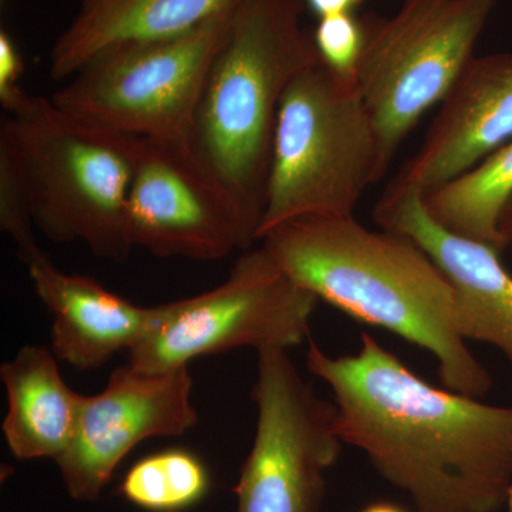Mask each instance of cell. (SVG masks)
<instances>
[{"label": "cell", "mask_w": 512, "mask_h": 512, "mask_svg": "<svg viewBox=\"0 0 512 512\" xmlns=\"http://www.w3.org/2000/svg\"><path fill=\"white\" fill-rule=\"evenodd\" d=\"M183 512H190V511H183Z\"/></svg>", "instance_id": "d4e9b609"}, {"label": "cell", "mask_w": 512, "mask_h": 512, "mask_svg": "<svg viewBox=\"0 0 512 512\" xmlns=\"http://www.w3.org/2000/svg\"><path fill=\"white\" fill-rule=\"evenodd\" d=\"M229 0H80L70 25L53 43L50 77L66 82L107 47L188 32Z\"/></svg>", "instance_id": "2e32d148"}, {"label": "cell", "mask_w": 512, "mask_h": 512, "mask_svg": "<svg viewBox=\"0 0 512 512\" xmlns=\"http://www.w3.org/2000/svg\"><path fill=\"white\" fill-rule=\"evenodd\" d=\"M373 217L416 242L447 276L464 339L493 346L512 367V275L501 252L441 227L419 192H383Z\"/></svg>", "instance_id": "4fadbf2b"}, {"label": "cell", "mask_w": 512, "mask_h": 512, "mask_svg": "<svg viewBox=\"0 0 512 512\" xmlns=\"http://www.w3.org/2000/svg\"><path fill=\"white\" fill-rule=\"evenodd\" d=\"M313 42L322 63L343 79L355 80L357 64L365 46V26L355 15L319 19Z\"/></svg>", "instance_id": "d6986e66"}, {"label": "cell", "mask_w": 512, "mask_h": 512, "mask_svg": "<svg viewBox=\"0 0 512 512\" xmlns=\"http://www.w3.org/2000/svg\"><path fill=\"white\" fill-rule=\"evenodd\" d=\"M497 0H404L390 18L366 16L355 84L386 175L424 114L443 103L473 60Z\"/></svg>", "instance_id": "52a82bcc"}, {"label": "cell", "mask_w": 512, "mask_h": 512, "mask_svg": "<svg viewBox=\"0 0 512 512\" xmlns=\"http://www.w3.org/2000/svg\"><path fill=\"white\" fill-rule=\"evenodd\" d=\"M365 0H305L306 9L315 13L319 19L329 16L353 15Z\"/></svg>", "instance_id": "44dd1931"}, {"label": "cell", "mask_w": 512, "mask_h": 512, "mask_svg": "<svg viewBox=\"0 0 512 512\" xmlns=\"http://www.w3.org/2000/svg\"><path fill=\"white\" fill-rule=\"evenodd\" d=\"M330 356L309 339L306 366L328 384L343 444L409 495L416 512H498L512 483V406L437 389L363 333Z\"/></svg>", "instance_id": "6da1fadb"}, {"label": "cell", "mask_w": 512, "mask_h": 512, "mask_svg": "<svg viewBox=\"0 0 512 512\" xmlns=\"http://www.w3.org/2000/svg\"><path fill=\"white\" fill-rule=\"evenodd\" d=\"M261 242L319 301L431 353L446 389L474 399L490 392L493 377L458 329L453 285L406 235L372 231L355 217H312L279 225Z\"/></svg>", "instance_id": "7a4b0ae2"}, {"label": "cell", "mask_w": 512, "mask_h": 512, "mask_svg": "<svg viewBox=\"0 0 512 512\" xmlns=\"http://www.w3.org/2000/svg\"><path fill=\"white\" fill-rule=\"evenodd\" d=\"M512 197V140L476 167L424 197L441 227L503 252L500 220Z\"/></svg>", "instance_id": "e0dca14e"}, {"label": "cell", "mask_w": 512, "mask_h": 512, "mask_svg": "<svg viewBox=\"0 0 512 512\" xmlns=\"http://www.w3.org/2000/svg\"><path fill=\"white\" fill-rule=\"evenodd\" d=\"M318 302L262 245L251 248L222 284L164 303L163 316L128 352V363L143 372H167L235 349L289 350L311 339Z\"/></svg>", "instance_id": "ba28073f"}, {"label": "cell", "mask_w": 512, "mask_h": 512, "mask_svg": "<svg viewBox=\"0 0 512 512\" xmlns=\"http://www.w3.org/2000/svg\"><path fill=\"white\" fill-rule=\"evenodd\" d=\"M23 264L52 318L50 349L79 372L130 352L163 316L164 303L136 305L89 276L60 271L42 249Z\"/></svg>", "instance_id": "5bb4252c"}, {"label": "cell", "mask_w": 512, "mask_h": 512, "mask_svg": "<svg viewBox=\"0 0 512 512\" xmlns=\"http://www.w3.org/2000/svg\"><path fill=\"white\" fill-rule=\"evenodd\" d=\"M305 9V0H234L198 110L195 151L259 227L279 106L293 80L322 62Z\"/></svg>", "instance_id": "277c9868"}, {"label": "cell", "mask_w": 512, "mask_h": 512, "mask_svg": "<svg viewBox=\"0 0 512 512\" xmlns=\"http://www.w3.org/2000/svg\"><path fill=\"white\" fill-rule=\"evenodd\" d=\"M402 2H404V0H402Z\"/></svg>", "instance_id": "484cf974"}, {"label": "cell", "mask_w": 512, "mask_h": 512, "mask_svg": "<svg viewBox=\"0 0 512 512\" xmlns=\"http://www.w3.org/2000/svg\"><path fill=\"white\" fill-rule=\"evenodd\" d=\"M201 458L181 448L158 451L138 460L120 484L128 503L151 512L188 511L210 490Z\"/></svg>", "instance_id": "ac0fdd59"}, {"label": "cell", "mask_w": 512, "mask_h": 512, "mask_svg": "<svg viewBox=\"0 0 512 512\" xmlns=\"http://www.w3.org/2000/svg\"><path fill=\"white\" fill-rule=\"evenodd\" d=\"M25 64L15 40L6 30L0 32V104L8 106L20 92V79H22Z\"/></svg>", "instance_id": "ffe728a7"}, {"label": "cell", "mask_w": 512, "mask_h": 512, "mask_svg": "<svg viewBox=\"0 0 512 512\" xmlns=\"http://www.w3.org/2000/svg\"><path fill=\"white\" fill-rule=\"evenodd\" d=\"M234 0L188 32L107 47L52 96L73 116L117 133L194 146L202 94Z\"/></svg>", "instance_id": "8992f818"}, {"label": "cell", "mask_w": 512, "mask_h": 512, "mask_svg": "<svg viewBox=\"0 0 512 512\" xmlns=\"http://www.w3.org/2000/svg\"><path fill=\"white\" fill-rule=\"evenodd\" d=\"M254 443L234 491L237 512H319L326 471L342 451L336 404L323 399L288 350L258 352Z\"/></svg>", "instance_id": "9c48e42d"}, {"label": "cell", "mask_w": 512, "mask_h": 512, "mask_svg": "<svg viewBox=\"0 0 512 512\" xmlns=\"http://www.w3.org/2000/svg\"><path fill=\"white\" fill-rule=\"evenodd\" d=\"M0 121V165L18 183L35 228L57 244L79 242L97 258L133 252L127 204L141 138L67 113L22 90Z\"/></svg>", "instance_id": "3957f363"}, {"label": "cell", "mask_w": 512, "mask_h": 512, "mask_svg": "<svg viewBox=\"0 0 512 512\" xmlns=\"http://www.w3.org/2000/svg\"><path fill=\"white\" fill-rule=\"evenodd\" d=\"M382 178L375 127L355 80L313 64L279 106L259 241L301 218L355 217L362 195Z\"/></svg>", "instance_id": "5b68a950"}, {"label": "cell", "mask_w": 512, "mask_h": 512, "mask_svg": "<svg viewBox=\"0 0 512 512\" xmlns=\"http://www.w3.org/2000/svg\"><path fill=\"white\" fill-rule=\"evenodd\" d=\"M505 507H507L508 512H512V483L510 488H508L507 500H505Z\"/></svg>", "instance_id": "cb8c5ba5"}, {"label": "cell", "mask_w": 512, "mask_h": 512, "mask_svg": "<svg viewBox=\"0 0 512 512\" xmlns=\"http://www.w3.org/2000/svg\"><path fill=\"white\" fill-rule=\"evenodd\" d=\"M360 512H409L400 507V505L389 503V501H379L363 508Z\"/></svg>", "instance_id": "603a6c76"}, {"label": "cell", "mask_w": 512, "mask_h": 512, "mask_svg": "<svg viewBox=\"0 0 512 512\" xmlns=\"http://www.w3.org/2000/svg\"><path fill=\"white\" fill-rule=\"evenodd\" d=\"M512 140V52L473 57L386 192H430Z\"/></svg>", "instance_id": "7c38bea8"}, {"label": "cell", "mask_w": 512, "mask_h": 512, "mask_svg": "<svg viewBox=\"0 0 512 512\" xmlns=\"http://www.w3.org/2000/svg\"><path fill=\"white\" fill-rule=\"evenodd\" d=\"M192 390L188 366L143 372L127 362L111 372L100 393L82 394L72 444L56 460L67 494L94 503L138 444L194 429L198 412Z\"/></svg>", "instance_id": "8fae6325"}, {"label": "cell", "mask_w": 512, "mask_h": 512, "mask_svg": "<svg viewBox=\"0 0 512 512\" xmlns=\"http://www.w3.org/2000/svg\"><path fill=\"white\" fill-rule=\"evenodd\" d=\"M46 346L26 345L0 366L6 410L3 437L18 460H59L72 444L82 394L64 382Z\"/></svg>", "instance_id": "9a60e30c"}, {"label": "cell", "mask_w": 512, "mask_h": 512, "mask_svg": "<svg viewBox=\"0 0 512 512\" xmlns=\"http://www.w3.org/2000/svg\"><path fill=\"white\" fill-rule=\"evenodd\" d=\"M501 239H503L504 251L510 252L512 259V197L505 205L500 220Z\"/></svg>", "instance_id": "7402d4cb"}, {"label": "cell", "mask_w": 512, "mask_h": 512, "mask_svg": "<svg viewBox=\"0 0 512 512\" xmlns=\"http://www.w3.org/2000/svg\"><path fill=\"white\" fill-rule=\"evenodd\" d=\"M134 248L215 262L259 241V222L194 146L141 138L127 204Z\"/></svg>", "instance_id": "30bf717a"}]
</instances>
